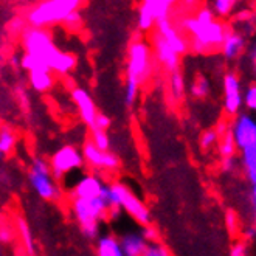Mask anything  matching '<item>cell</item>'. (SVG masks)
<instances>
[{
  "mask_svg": "<svg viewBox=\"0 0 256 256\" xmlns=\"http://www.w3.org/2000/svg\"><path fill=\"white\" fill-rule=\"evenodd\" d=\"M19 38L24 52L40 58L58 76H66L76 68L78 58L68 52L59 50L53 42L48 28L28 25Z\"/></svg>",
  "mask_w": 256,
  "mask_h": 256,
  "instance_id": "1",
  "label": "cell"
},
{
  "mask_svg": "<svg viewBox=\"0 0 256 256\" xmlns=\"http://www.w3.org/2000/svg\"><path fill=\"white\" fill-rule=\"evenodd\" d=\"M180 28L191 36V48L200 54L219 48L228 32L227 25L216 19L210 6L198 10L194 16L184 18Z\"/></svg>",
  "mask_w": 256,
  "mask_h": 256,
  "instance_id": "2",
  "label": "cell"
},
{
  "mask_svg": "<svg viewBox=\"0 0 256 256\" xmlns=\"http://www.w3.org/2000/svg\"><path fill=\"white\" fill-rule=\"evenodd\" d=\"M154 70V54L150 44L144 39H135L128 48L124 102L134 106L138 98L140 87L150 78Z\"/></svg>",
  "mask_w": 256,
  "mask_h": 256,
  "instance_id": "3",
  "label": "cell"
},
{
  "mask_svg": "<svg viewBox=\"0 0 256 256\" xmlns=\"http://www.w3.org/2000/svg\"><path fill=\"white\" fill-rule=\"evenodd\" d=\"M247 180L256 185V115L238 114L230 126Z\"/></svg>",
  "mask_w": 256,
  "mask_h": 256,
  "instance_id": "4",
  "label": "cell"
},
{
  "mask_svg": "<svg viewBox=\"0 0 256 256\" xmlns=\"http://www.w3.org/2000/svg\"><path fill=\"white\" fill-rule=\"evenodd\" d=\"M109 208V202L104 196L92 199L72 198L70 202L72 214L87 239H96L100 236V224L108 219Z\"/></svg>",
  "mask_w": 256,
  "mask_h": 256,
  "instance_id": "5",
  "label": "cell"
},
{
  "mask_svg": "<svg viewBox=\"0 0 256 256\" xmlns=\"http://www.w3.org/2000/svg\"><path fill=\"white\" fill-rule=\"evenodd\" d=\"M86 0H40L25 14V20L30 26L50 28L62 24L67 14L81 10Z\"/></svg>",
  "mask_w": 256,
  "mask_h": 256,
  "instance_id": "6",
  "label": "cell"
},
{
  "mask_svg": "<svg viewBox=\"0 0 256 256\" xmlns=\"http://www.w3.org/2000/svg\"><path fill=\"white\" fill-rule=\"evenodd\" d=\"M104 198L108 199L109 202V206H115V208H120L124 212L137 222L142 227L144 225H149L152 222V218H150V212L149 208L143 204V200L138 198L137 194H134L126 185L123 184H110V185H106L104 188L102 194Z\"/></svg>",
  "mask_w": 256,
  "mask_h": 256,
  "instance_id": "7",
  "label": "cell"
},
{
  "mask_svg": "<svg viewBox=\"0 0 256 256\" xmlns=\"http://www.w3.org/2000/svg\"><path fill=\"white\" fill-rule=\"evenodd\" d=\"M28 182L40 199L48 202H58L62 198V191L52 176L50 164L47 160L34 157L28 171Z\"/></svg>",
  "mask_w": 256,
  "mask_h": 256,
  "instance_id": "8",
  "label": "cell"
},
{
  "mask_svg": "<svg viewBox=\"0 0 256 256\" xmlns=\"http://www.w3.org/2000/svg\"><path fill=\"white\" fill-rule=\"evenodd\" d=\"M50 171L52 176L58 180L62 178L72 171H76L84 166V157L82 152L73 144H66L61 146L56 152L52 156L50 162Z\"/></svg>",
  "mask_w": 256,
  "mask_h": 256,
  "instance_id": "9",
  "label": "cell"
},
{
  "mask_svg": "<svg viewBox=\"0 0 256 256\" xmlns=\"http://www.w3.org/2000/svg\"><path fill=\"white\" fill-rule=\"evenodd\" d=\"M222 108L228 116H236L244 108L242 81L234 72L225 73L222 80Z\"/></svg>",
  "mask_w": 256,
  "mask_h": 256,
  "instance_id": "10",
  "label": "cell"
},
{
  "mask_svg": "<svg viewBox=\"0 0 256 256\" xmlns=\"http://www.w3.org/2000/svg\"><path fill=\"white\" fill-rule=\"evenodd\" d=\"M82 157H84V163H87L90 168L94 170H101V171H109L114 172L120 168V158L110 152V150H102L100 148H96L92 142L86 140V143L82 144Z\"/></svg>",
  "mask_w": 256,
  "mask_h": 256,
  "instance_id": "11",
  "label": "cell"
},
{
  "mask_svg": "<svg viewBox=\"0 0 256 256\" xmlns=\"http://www.w3.org/2000/svg\"><path fill=\"white\" fill-rule=\"evenodd\" d=\"M150 47H152V54L157 59V62L164 70H168V72L178 70L180 54H177L171 45L164 40V38L158 34L157 32H154L152 38H150Z\"/></svg>",
  "mask_w": 256,
  "mask_h": 256,
  "instance_id": "12",
  "label": "cell"
},
{
  "mask_svg": "<svg viewBox=\"0 0 256 256\" xmlns=\"http://www.w3.org/2000/svg\"><path fill=\"white\" fill-rule=\"evenodd\" d=\"M70 98H72V101L74 102V106H76V109H78L81 122L90 129V128L94 126L95 116L98 114V109L95 106L94 98L90 96V94L87 92L86 88H82V87H74V88H72Z\"/></svg>",
  "mask_w": 256,
  "mask_h": 256,
  "instance_id": "13",
  "label": "cell"
},
{
  "mask_svg": "<svg viewBox=\"0 0 256 256\" xmlns=\"http://www.w3.org/2000/svg\"><path fill=\"white\" fill-rule=\"evenodd\" d=\"M156 32L158 34H162L164 38L171 47L174 48V52L180 56H184L188 53L190 50V42L178 33V30L176 28V25L172 24V20L170 18H163V19H158L156 22Z\"/></svg>",
  "mask_w": 256,
  "mask_h": 256,
  "instance_id": "14",
  "label": "cell"
},
{
  "mask_svg": "<svg viewBox=\"0 0 256 256\" xmlns=\"http://www.w3.org/2000/svg\"><path fill=\"white\" fill-rule=\"evenodd\" d=\"M108 184L95 174H87L81 177L72 188V198H81V199H92L96 196H101Z\"/></svg>",
  "mask_w": 256,
  "mask_h": 256,
  "instance_id": "15",
  "label": "cell"
},
{
  "mask_svg": "<svg viewBox=\"0 0 256 256\" xmlns=\"http://www.w3.org/2000/svg\"><path fill=\"white\" fill-rule=\"evenodd\" d=\"M246 38L244 34H240L236 30H230L227 34H225L222 44H220V53L222 56L227 59V61H233V59L239 58L242 54V52L246 50Z\"/></svg>",
  "mask_w": 256,
  "mask_h": 256,
  "instance_id": "16",
  "label": "cell"
},
{
  "mask_svg": "<svg viewBox=\"0 0 256 256\" xmlns=\"http://www.w3.org/2000/svg\"><path fill=\"white\" fill-rule=\"evenodd\" d=\"M123 256H143L148 240L143 238L142 232H130L120 238Z\"/></svg>",
  "mask_w": 256,
  "mask_h": 256,
  "instance_id": "17",
  "label": "cell"
},
{
  "mask_svg": "<svg viewBox=\"0 0 256 256\" xmlns=\"http://www.w3.org/2000/svg\"><path fill=\"white\" fill-rule=\"evenodd\" d=\"M28 81L34 92L45 94V92H48V90H52L54 86V73L52 70L28 72Z\"/></svg>",
  "mask_w": 256,
  "mask_h": 256,
  "instance_id": "18",
  "label": "cell"
},
{
  "mask_svg": "<svg viewBox=\"0 0 256 256\" xmlns=\"http://www.w3.org/2000/svg\"><path fill=\"white\" fill-rule=\"evenodd\" d=\"M14 225H16V232H18V238L22 244V248L25 250L26 254H36V242L32 233V228L26 222L25 218L22 216H16V220H14Z\"/></svg>",
  "mask_w": 256,
  "mask_h": 256,
  "instance_id": "19",
  "label": "cell"
},
{
  "mask_svg": "<svg viewBox=\"0 0 256 256\" xmlns=\"http://www.w3.org/2000/svg\"><path fill=\"white\" fill-rule=\"evenodd\" d=\"M95 248H96L98 256H123V250H122V244H120V239L115 238L114 234L98 236Z\"/></svg>",
  "mask_w": 256,
  "mask_h": 256,
  "instance_id": "20",
  "label": "cell"
},
{
  "mask_svg": "<svg viewBox=\"0 0 256 256\" xmlns=\"http://www.w3.org/2000/svg\"><path fill=\"white\" fill-rule=\"evenodd\" d=\"M185 94H186V82H185L184 74L178 70L170 72V95L172 101L176 102L182 101Z\"/></svg>",
  "mask_w": 256,
  "mask_h": 256,
  "instance_id": "21",
  "label": "cell"
},
{
  "mask_svg": "<svg viewBox=\"0 0 256 256\" xmlns=\"http://www.w3.org/2000/svg\"><path fill=\"white\" fill-rule=\"evenodd\" d=\"M18 144V134L8 126L0 128V158L10 156Z\"/></svg>",
  "mask_w": 256,
  "mask_h": 256,
  "instance_id": "22",
  "label": "cell"
},
{
  "mask_svg": "<svg viewBox=\"0 0 256 256\" xmlns=\"http://www.w3.org/2000/svg\"><path fill=\"white\" fill-rule=\"evenodd\" d=\"M210 90H212V84L208 78L204 74H198L190 86V95L196 100H205L210 95Z\"/></svg>",
  "mask_w": 256,
  "mask_h": 256,
  "instance_id": "23",
  "label": "cell"
},
{
  "mask_svg": "<svg viewBox=\"0 0 256 256\" xmlns=\"http://www.w3.org/2000/svg\"><path fill=\"white\" fill-rule=\"evenodd\" d=\"M176 2H177V0H154V2L144 4V5L150 10V12L154 14L156 22H157L158 19L170 18L171 10L176 5ZM140 4H143V2H140Z\"/></svg>",
  "mask_w": 256,
  "mask_h": 256,
  "instance_id": "24",
  "label": "cell"
},
{
  "mask_svg": "<svg viewBox=\"0 0 256 256\" xmlns=\"http://www.w3.org/2000/svg\"><path fill=\"white\" fill-rule=\"evenodd\" d=\"M218 150H219L220 157H233V156H236L238 148H236V143H234V138H233L230 129L227 132H224L222 135H219Z\"/></svg>",
  "mask_w": 256,
  "mask_h": 256,
  "instance_id": "25",
  "label": "cell"
},
{
  "mask_svg": "<svg viewBox=\"0 0 256 256\" xmlns=\"http://www.w3.org/2000/svg\"><path fill=\"white\" fill-rule=\"evenodd\" d=\"M239 0H212V10L219 19L230 18L236 10Z\"/></svg>",
  "mask_w": 256,
  "mask_h": 256,
  "instance_id": "26",
  "label": "cell"
},
{
  "mask_svg": "<svg viewBox=\"0 0 256 256\" xmlns=\"http://www.w3.org/2000/svg\"><path fill=\"white\" fill-rule=\"evenodd\" d=\"M18 238L16 225L11 222H0V244L11 246Z\"/></svg>",
  "mask_w": 256,
  "mask_h": 256,
  "instance_id": "27",
  "label": "cell"
},
{
  "mask_svg": "<svg viewBox=\"0 0 256 256\" xmlns=\"http://www.w3.org/2000/svg\"><path fill=\"white\" fill-rule=\"evenodd\" d=\"M28 26L26 20H25V16H14L11 18L6 25H5V30H6V33L12 38H19L22 33H24V30Z\"/></svg>",
  "mask_w": 256,
  "mask_h": 256,
  "instance_id": "28",
  "label": "cell"
},
{
  "mask_svg": "<svg viewBox=\"0 0 256 256\" xmlns=\"http://www.w3.org/2000/svg\"><path fill=\"white\" fill-rule=\"evenodd\" d=\"M90 142H92L96 148L102 150L110 149V138L108 135V130L102 129H90Z\"/></svg>",
  "mask_w": 256,
  "mask_h": 256,
  "instance_id": "29",
  "label": "cell"
},
{
  "mask_svg": "<svg viewBox=\"0 0 256 256\" xmlns=\"http://www.w3.org/2000/svg\"><path fill=\"white\" fill-rule=\"evenodd\" d=\"M242 101H244V108L247 112H252L256 115V82L247 86V88L242 92Z\"/></svg>",
  "mask_w": 256,
  "mask_h": 256,
  "instance_id": "30",
  "label": "cell"
},
{
  "mask_svg": "<svg viewBox=\"0 0 256 256\" xmlns=\"http://www.w3.org/2000/svg\"><path fill=\"white\" fill-rule=\"evenodd\" d=\"M219 142V134L216 132V129H208L205 130L202 135H200V138H199V144L204 150H208V149H212L218 144Z\"/></svg>",
  "mask_w": 256,
  "mask_h": 256,
  "instance_id": "31",
  "label": "cell"
},
{
  "mask_svg": "<svg viewBox=\"0 0 256 256\" xmlns=\"http://www.w3.org/2000/svg\"><path fill=\"white\" fill-rule=\"evenodd\" d=\"M170 250L166 246H163L158 240H154V242H148L143 252V256H168Z\"/></svg>",
  "mask_w": 256,
  "mask_h": 256,
  "instance_id": "32",
  "label": "cell"
},
{
  "mask_svg": "<svg viewBox=\"0 0 256 256\" xmlns=\"http://www.w3.org/2000/svg\"><path fill=\"white\" fill-rule=\"evenodd\" d=\"M62 25L66 28H70V30H76L82 25V14H81V10H76V11H72L70 14H67V18L62 20Z\"/></svg>",
  "mask_w": 256,
  "mask_h": 256,
  "instance_id": "33",
  "label": "cell"
},
{
  "mask_svg": "<svg viewBox=\"0 0 256 256\" xmlns=\"http://www.w3.org/2000/svg\"><path fill=\"white\" fill-rule=\"evenodd\" d=\"M112 124V120L110 116H108L106 114H101L98 112L96 116H95V122H94V126L90 129H102V130H108Z\"/></svg>",
  "mask_w": 256,
  "mask_h": 256,
  "instance_id": "34",
  "label": "cell"
},
{
  "mask_svg": "<svg viewBox=\"0 0 256 256\" xmlns=\"http://www.w3.org/2000/svg\"><path fill=\"white\" fill-rule=\"evenodd\" d=\"M142 234L143 238L148 240V242H154V240H158V230L154 227V225H144V227H142Z\"/></svg>",
  "mask_w": 256,
  "mask_h": 256,
  "instance_id": "35",
  "label": "cell"
},
{
  "mask_svg": "<svg viewBox=\"0 0 256 256\" xmlns=\"http://www.w3.org/2000/svg\"><path fill=\"white\" fill-rule=\"evenodd\" d=\"M236 166H238V162H236L234 156L233 157H222V162H220V170H222V172L232 174L236 170Z\"/></svg>",
  "mask_w": 256,
  "mask_h": 256,
  "instance_id": "36",
  "label": "cell"
},
{
  "mask_svg": "<svg viewBox=\"0 0 256 256\" xmlns=\"http://www.w3.org/2000/svg\"><path fill=\"white\" fill-rule=\"evenodd\" d=\"M247 250H248L247 242H244V240H238V242H234L230 247V256H246Z\"/></svg>",
  "mask_w": 256,
  "mask_h": 256,
  "instance_id": "37",
  "label": "cell"
},
{
  "mask_svg": "<svg viewBox=\"0 0 256 256\" xmlns=\"http://www.w3.org/2000/svg\"><path fill=\"white\" fill-rule=\"evenodd\" d=\"M225 225H227V228L234 233L236 228H238V218L233 212H227V214H225Z\"/></svg>",
  "mask_w": 256,
  "mask_h": 256,
  "instance_id": "38",
  "label": "cell"
},
{
  "mask_svg": "<svg viewBox=\"0 0 256 256\" xmlns=\"http://www.w3.org/2000/svg\"><path fill=\"white\" fill-rule=\"evenodd\" d=\"M250 205L253 210V214L256 218V185H252V191H250Z\"/></svg>",
  "mask_w": 256,
  "mask_h": 256,
  "instance_id": "39",
  "label": "cell"
},
{
  "mask_svg": "<svg viewBox=\"0 0 256 256\" xmlns=\"http://www.w3.org/2000/svg\"><path fill=\"white\" fill-rule=\"evenodd\" d=\"M228 129H230V126H227L225 123H219V124H218V128H216V132H218L219 135H222L224 132H227Z\"/></svg>",
  "mask_w": 256,
  "mask_h": 256,
  "instance_id": "40",
  "label": "cell"
},
{
  "mask_svg": "<svg viewBox=\"0 0 256 256\" xmlns=\"http://www.w3.org/2000/svg\"><path fill=\"white\" fill-rule=\"evenodd\" d=\"M200 2V0H182V4L186 5V6H196Z\"/></svg>",
  "mask_w": 256,
  "mask_h": 256,
  "instance_id": "41",
  "label": "cell"
},
{
  "mask_svg": "<svg viewBox=\"0 0 256 256\" xmlns=\"http://www.w3.org/2000/svg\"><path fill=\"white\" fill-rule=\"evenodd\" d=\"M250 59H252V64L256 67V45L252 48V52H250Z\"/></svg>",
  "mask_w": 256,
  "mask_h": 256,
  "instance_id": "42",
  "label": "cell"
},
{
  "mask_svg": "<svg viewBox=\"0 0 256 256\" xmlns=\"http://www.w3.org/2000/svg\"><path fill=\"white\" fill-rule=\"evenodd\" d=\"M244 236H246V239H252V238H254V232H253V228H250V230H246Z\"/></svg>",
  "mask_w": 256,
  "mask_h": 256,
  "instance_id": "43",
  "label": "cell"
},
{
  "mask_svg": "<svg viewBox=\"0 0 256 256\" xmlns=\"http://www.w3.org/2000/svg\"><path fill=\"white\" fill-rule=\"evenodd\" d=\"M143 4H150V2H154V0H142Z\"/></svg>",
  "mask_w": 256,
  "mask_h": 256,
  "instance_id": "44",
  "label": "cell"
},
{
  "mask_svg": "<svg viewBox=\"0 0 256 256\" xmlns=\"http://www.w3.org/2000/svg\"><path fill=\"white\" fill-rule=\"evenodd\" d=\"M253 232H254V238H256V222H254V227H253Z\"/></svg>",
  "mask_w": 256,
  "mask_h": 256,
  "instance_id": "45",
  "label": "cell"
},
{
  "mask_svg": "<svg viewBox=\"0 0 256 256\" xmlns=\"http://www.w3.org/2000/svg\"><path fill=\"white\" fill-rule=\"evenodd\" d=\"M0 254H2V244H0Z\"/></svg>",
  "mask_w": 256,
  "mask_h": 256,
  "instance_id": "46",
  "label": "cell"
},
{
  "mask_svg": "<svg viewBox=\"0 0 256 256\" xmlns=\"http://www.w3.org/2000/svg\"><path fill=\"white\" fill-rule=\"evenodd\" d=\"M253 2H256V0H253Z\"/></svg>",
  "mask_w": 256,
  "mask_h": 256,
  "instance_id": "47",
  "label": "cell"
}]
</instances>
